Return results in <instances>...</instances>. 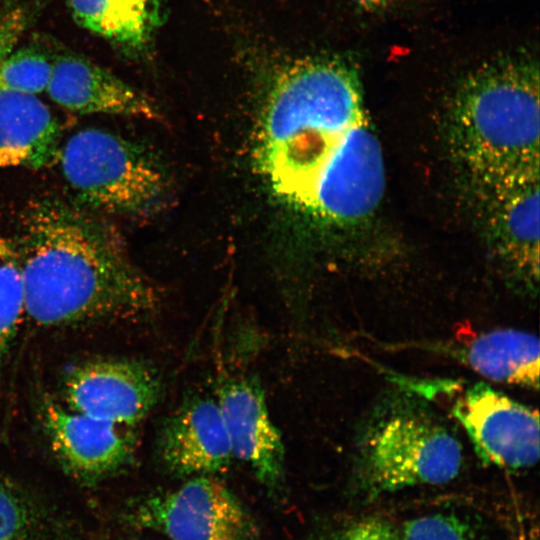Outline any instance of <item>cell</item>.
<instances>
[{"label": "cell", "instance_id": "cell-1", "mask_svg": "<svg viewBox=\"0 0 540 540\" xmlns=\"http://www.w3.org/2000/svg\"><path fill=\"white\" fill-rule=\"evenodd\" d=\"M22 268L25 316L58 327L139 320L159 295L132 264L103 219L56 199L31 201L14 241Z\"/></svg>", "mask_w": 540, "mask_h": 540}, {"label": "cell", "instance_id": "cell-2", "mask_svg": "<svg viewBox=\"0 0 540 540\" xmlns=\"http://www.w3.org/2000/svg\"><path fill=\"white\" fill-rule=\"evenodd\" d=\"M365 118L355 65L307 58L274 78L262 110L258 154L272 190L295 205L347 131Z\"/></svg>", "mask_w": 540, "mask_h": 540}, {"label": "cell", "instance_id": "cell-3", "mask_svg": "<svg viewBox=\"0 0 540 540\" xmlns=\"http://www.w3.org/2000/svg\"><path fill=\"white\" fill-rule=\"evenodd\" d=\"M539 65L497 57L460 83L449 112L454 152L475 185L539 176Z\"/></svg>", "mask_w": 540, "mask_h": 540}, {"label": "cell", "instance_id": "cell-4", "mask_svg": "<svg viewBox=\"0 0 540 540\" xmlns=\"http://www.w3.org/2000/svg\"><path fill=\"white\" fill-rule=\"evenodd\" d=\"M462 446L421 396L406 390L383 393L358 426L355 474L368 496L453 480Z\"/></svg>", "mask_w": 540, "mask_h": 540}, {"label": "cell", "instance_id": "cell-5", "mask_svg": "<svg viewBox=\"0 0 540 540\" xmlns=\"http://www.w3.org/2000/svg\"><path fill=\"white\" fill-rule=\"evenodd\" d=\"M59 153L61 171L76 197L107 213L144 214L164 196V176L137 145L106 130L73 134Z\"/></svg>", "mask_w": 540, "mask_h": 540}, {"label": "cell", "instance_id": "cell-6", "mask_svg": "<svg viewBox=\"0 0 540 540\" xmlns=\"http://www.w3.org/2000/svg\"><path fill=\"white\" fill-rule=\"evenodd\" d=\"M128 521L170 540H258V526L216 476L187 478L179 487L136 502Z\"/></svg>", "mask_w": 540, "mask_h": 540}, {"label": "cell", "instance_id": "cell-7", "mask_svg": "<svg viewBox=\"0 0 540 540\" xmlns=\"http://www.w3.org/2000/svg\"><path fill=\"white\" fill-rule=\"evenodd\" d=\"M384 188L382 148L364 118L319 167L296 207L335 223H354L372 214Z\"/></svg>", "mask_w": 540, "mask_h": 540}, {"label": "cell", "instance_id": "cell-8", "mask_svg": "<svg viewBox=\"0 0 540 540\" xmlns=\"http://www.w3.org/2000/svg\"><path fill=\"white\" fill-rule=\"evenodd\" d=\"M451 412L485 464L515 471L538 462L537 410L478 383L460 393Z\"/></svg>", "mask_w": 540, "mask_h": 540}, {"label": "cell", "instance_id": "cell-9", "mask_svg": "<svg viewBox=\"0 0 540 540\" xmlns=\"http://www.w3.org/2000/svg\"><path fill=\"white\" fill-rule=\"evenodd\" d=\"M63 401L88 417L135 428L157 405L161 379L146 363L100 359L74 367L63 382Z\"/></svg>", "mask_w": 540, "mask_h": 540}, {"label": "cell", "instance_id": "cell-10", "mask_svg": "<svg viewBox=\"0 0 540 540\" xmlns=\"http://www.w3.org/2000/svg\"><path fill=\"white\" fill-rule=\"evenodd\" d=\"M216 394L233 458L244 463L266 489L280 492L286 473L285 446L259 380L252 375L224 378Z\"/></svg>", "mask_w": 540, "mask_h": 540}, {"label": "cell", "instance_id": "cell-11", "mask_svg": "<svg viewBox=\"0 0 540 540\" xmlns=\"http://www.w3.org/2000/svg\"><path fill=\"white\" fill-rule=\"evenodd\" d=\"M476 187L493 251L512 277L533 287L539 275V176Z\"/></svg>", "mask_w": 540, "mask_h": 540}, {"label": "cell", "instance_id": "cell-12", "mask_svg": "<svg viewBox=\"0 0 540 540\" xmlns=\"http://www.w3.org/2000/svg\"><path fill=\"white\" fill-rule=\"evenodd\" d=\"M156 454L169 474L180 478L216 476L234 460L216 398L192 395L164 420Z\"/></svg>", "mask_w": 540, "mask_h": 540}, {"label": "cell", "instance_id": "cell-13", "mask_svg": "<svg viewBox=\"0 0 540 540\" xmlns=\"http://www.w3.org/2000/svg\"><path fill=\"white\" fill-rule=\"evenodd\" d=\"M43 424L55 456L77 478L102 479L133 462L134 428L97 420L55 402L46 404Z\"/></svg>", "mask_w": 540, "mask_h": 540}, {"label": "cell", "instance_id": "cell-14", "mask_svg": "<svg viewBox=\"0 0 540 540\" xmlns=\"http://www.w3.org/2000/svg\"><path fill=\"white\" fill-rule=\"evenodd\" d=\"M49 97L61 107L81 114H109L155 118L157 110L141 92L103 68L78 55L54 60Z\"/></svg>", "mask_w": 540, "mask_h": 540}, {"label": "cell", "instance_id": "cell-15", "mask_svg": "<svg viewBox=\"0 0 540 540\" xmlns=\"http://www.w3.org/2000/svg\"><path fill=\"white\" fill-rule=\"evenodd\" d=\"M60 128L36 95L0 90V168L38 169L58 153Z\"/></svg>", "mask_w": 540, "mask_h": 540}, {"label": "cell", "instance_id": "cell-16", "mask_svg": "<svg viewBox=\"0 0 540 540\" xmlns=\"http://www.w3.org/2000/svg\"><path fill=\"white\" fill-rule=\"evenodd\" d=\"M454 353L469 368L491 381L538 389L536 335L515 329L491 330L463 342Z\"/></svg>", "mask_w": 540, "mask_h": 540}, {"label": "cell", "instance_id": "cell-17", "mask_svg": "<svg viewBox=\"0 0 540 540\" xmlns=\"http://www.w3.org/2000/svg\"><path fill=\"white\" fill-rule=\"evenodd\" d=\"M75 22L124 50L146 46L158 23L157 0H67Z\"/></svg>", "mask_w": 540, "mask_h": 540}, {"label": "cell", "instance_id": "cell-18", "mask_svg": "<svg viewBox=\"0 0 540 540\" xmlns=\"http://www.w3.org/2000/svg\"><path fill=\"white\" fill-rule=\"evenodd\" d=\"M326 540H469L464 524L451 514H430L397 522L382 517L355 521Z\"/></svg>", "mask_w": 540, "mask_h": 540}, {"label": "cell", "instance_id": "cell-19", "mask_svg": "<svg viewBox=\"0 0 540 540\" xmlns=\"http://www.w3.org/2000/svg\"><path fill=\"white\" fill-rule=\"evenodd\" d=\"M24 316L25 291L20 258L14 241L0 234V375Z\"/></svg>", "mask_w": 540, "mask_h": 540}, {"label": "cell", "instance_id": "cell-20", "mask_svg": "<svg viewBox=\"0 0 540 540\" xmlns=\"http://www.w3.org/2000/svg\"><path fill=\"white\" fill-rule=\"evenodd\" d=\"M54 61L32 47L13 50L0 63V90L39 94L50 82Z\"/></svg>", "mask_w": 540, "mask_h": 540}, {"label": "cell", "instance_id": "cell-21", "mask_svg": "<svg viewBox=\"0 0 540 540\" xmlns=\"http://www.w3.org/2000/svg\"><path fill=\"white\" fill-rule=\"evenodd\" d=\"M18 494L0 480V540H19L25 535L29 513Z\"/></svg>", "mask_w": 540, "mask_h": 540}, {"label": "cell", "instance_id": "cell-22", "mask_svg": "<svg viewBox=\"0 0 540 540\" xmlns=\"http://www.w3.org/2000/svg\"><path fill=\"white\" fill-rule=\"evenodd\" d=\"M357 6L369 10H379L393 3L395 0H352Z\"/></svg>", "mask_w": 540, "mask_h": 540}, {"label": "cell", "instance_id": "cell-23", "mask_svg": "<svg viewBox=\"0 0 540 540\" xmlns=\"http://www.w3.org/2000/svg\"><path fill=\"white\" fill-rule=\"evenodd\" d=\"M520 540H537L536 535H533V533L528 535H522Z\"/></svg>", "mask_w": 540, "mask_h": 540}, {"label": "cell", "instance_id": "cell-24", "mask_svg": "<svg viewBox=\"0 0 540 540\" xmlns=\"http://www.w3.org/2000/svg\"><path fill=\"white\" fill-rule=\"evenodd\" d=\"M5 0H0V5L4 2Z\"/></svg>", "mask_w": 540, "mask_h": 540}]
</instances>
